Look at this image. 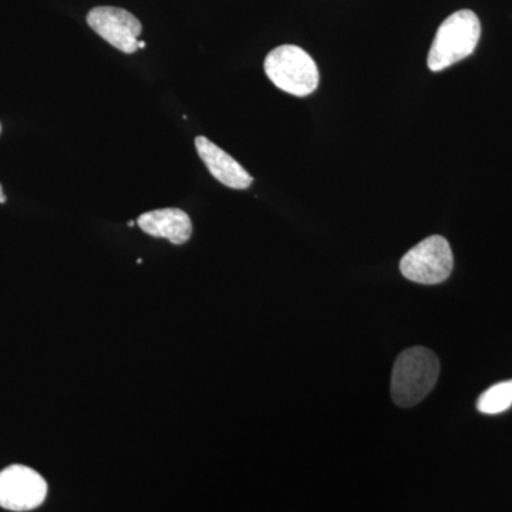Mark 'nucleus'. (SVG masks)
<instances>
[{
  "label": "nucleus",
  "instance_id": "nucleus-7",
  "mask_svg": "<svg viewBox=\"0 0 512 512\" xmlns=\"http://www.w3.org/2000/svg\"><path fill=\"white\" fill-rule=\"evenodd\" d=\"M195 147L202 163L207 165L215 180L234 190H247L251 187L254 178L247 173V170L208 138L202 136L195 138Z\"/></svg>",
  "mask_w": 512,
  "mask_h": 512
},
{
  "label": "nucleus",
  "instance_id": "nucleus-1",
  "mask_svg": "<svg viewBox=\"0 0 512 512\" xmlns=\"http://www.w3.org/2000/svg\"><path fill=\"white\" fill-rule=\"evenodd\" d=\"M440 362L434 352L426 348L404 350L397 357L392 375V397L400 407L420 403L436 386Z\"/></svg>",
  "mask_w": 512,
  "mask_h": 512
},
{
  "label": "nucleus",
  "instance_id": "nucleus-4",
  "mask_svg": "<svg viewBox=\"0 0 512 512\" xmlns=\"http://www.w3.org/2000/svg\"><path fill=\"white\" fill-rule=\"evenodd\" d=\"M454 258L446 238L433 235L410 249L400 262L404 278L421 285H437L453 272Z\"/></svg>",
  "mask_w": 512,
  "mask_h": 512
},
{
  "label": "nucleus",
  "instance_id": "nucleus-11",
  "mask_svg": "<svg viewBox=\"0 0 512 512\" xmlns=\"http://www.w3.org/2000/svg\"><path fill=\"white\" fill-rule=\"evenodd\" d=\"M146 47V43L143 40H138V49H144Z\"/></svg>",
  "mask_w": 512,
  "mask_h": 512
},
{
  "label": "nucleus",
  "instance_id": "nucleus-5",
  "mask_svg": "<svg viewBox=\"0 0 512 512\" xmlns=\"http://www.w3.org/2000/svg\"><path fill=\"white\" fill-rule=\"evenodd\" d=\"M47 484L33 468L10 466L0 471V507L5 510L32 511L45 503Z\"/></svg>",
  "mask_w": 512,
  "mask_h": 512
},
{
  "label": "nucleus",
  "instance_id": "nucleus-9",
  "mask_svg": "<svg viewBox=\"0 0 512 512\" xmlns=\"http://www.w3.org/2000/svg\"><path fill=\"white\" fill-rule=\"evenodd\" d=\"M512 406V380L494 384L481 394L477 402L478 412L500 414Z\"/></svg>",
  "mask_w": 512,
  "mask_h": 512
},
{
  "label": "nucleus",
  "instance_id": "nucleus-3",
  "mask_svg": "<svg viewBox=\"0 0 512 512\" xmlns=\"http://www.w3.org/2000/svg\"><path fill=\"white\" fill-rule=\"evenodd\" d=\"M264 66L268 79L282 92L296 97H305L318 89V66L301 47L293 45L276 47L266 56Z\"/></svg>",
  "mask_w": 512,
  "mask_h": 512
},
{
  "label": "nucleus",
  "instance_id": "nucleus-12",
  "mask_svg": "<svg viewBox=\"0 0 512 512\" xmlns=\"http://www.w3.org/2000/svg\"><path fill=\"white\" fill-rule=\"evenodd\" d=\"M128 227H134V225H136V222L134 221H128Z\"/></svg>",
  "mask_w": 512,
  "mask_h": 512
},
{
  "label": "nucleus",
  "instance_id": "nucleus-2",
  "mask_svg": "<svg viewBox=\"0 0 512 512\" xmlns=\"http://www.w3.org/2000/svg\"><path fill=\"white\" fill-rule=\"evenodd\" d=\"M481 23L473 10L463 9L441 23L429 52V69L441 72L473 55L480 42Z\"/></svg>",
  "mask_w": 512,
  "mask_h": 512
},
{
  "label": "nucleus",
  "instance_id": "nucleus-8",
  "mask_svg": "<svg viewBox=\"0 0 512 512\" xmlns=\"http://www.w3.org/2000/svg\"><path fill=\"white\" fill-rule=\"evenodd\" d=\"M137 225L151 237L168 239L175 245L185 244L192 235L190 217L178 208L146 212L138 218Z\"/></svg>",
  "mask_w": 512,
  "mask_h": 512
},
{
  "label": "nucleus",
  "instance_id": "nucleus-10",
  "mask_svg": "<svg viewBox=\"0 0 512 512\" xmlns=\"http://www.w3.org/2000/svg\"><path fill=\"white\" fill-rule=\"evenodd\" d=\"M6 201L5 194H3V188L2 185H0V204H3V202Z\"/></svg>",
  "mask_w": 512,
  "mask_h": 512
},
{
  "label": "nucleus",
  "instance_id": "nucleus-6",
  "mask_svg": "<svg viewBox=\"0 0 512 512\" xmlns=\"http://www.w3.org/2000/svg\"><path fill=\"white\" fill-rule=\"evenodd\" d=\"M87 23L100 37L120 52L131 53L138 50V37L141 35V23L127 10L99 6L90 10Z\"/></svg>",
  "mask_w": 512,
  "mask_h": 512
}]
</instances>
